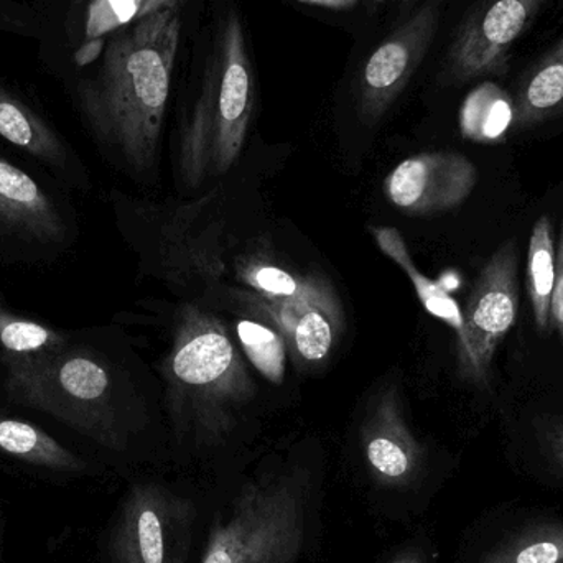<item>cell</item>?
<instances>
[{
    "mask_svg": "<svg viewBox=\"0 0 563 563\" xmlns=\"http://www.w3.org/2000/svg\"><path fill=\"white\" fill-rule=\"evenodd\" d=\"M519 310L518 247L506 241L470 291L456 331V371L468 384L488 387L496 351L516 324Z\"/></svg>",
    "mask_w": 563,
    "mask_h": 563,
    "instance_id": "cell-8",
    "label": "cell"
},
{
    "mask_svg": "<svg viewBox=\"0 0 563 563\" xmlns=\"http://www.w3.org/2000/svg\"><path fill=\"white\" fill-rule=\"evenodd\" d=\"M0 141L13 155L73 194L91 190V177L68 139L20 92L0 81Z\"/></svg>",
    "mask_w": 563,
    "mask_h": 563,
    "instance_id": "cell-12",
    "label": "cell"
},
{
    "mask_svg": "<svg viewBox=\"0 0 563 563\" xmlns=\"http://www.w3.org/2000/svg\"><path fill=\"white\" fill-rule=\"evenodd\" d=\"M236 330L247 360L264 377L280 384L285 376L287 343L279 328L274 323L244 318L238 323Z\"/></svg>",
    "mask_w": 563,
    "mask_h": 563,
    "instance_id": "cell-24",
    "label": "cell"
},
{
    "mask_svg": "<svg viewBox=\"0 0 563 563\" xmlns=\"http://www.w3.org/2000/svg\"><path fill=\"white\" fill-rule=\"evenodd\" d=\"M456 563H563V508L498 503L473 522Z\"/></svg>",
    "mask_w": 563,
    "mask_h": 563,
    "instance_id": "cell-9",
    "label": "cell"
},
{
    "mask_svg": "<svg viewBox=\"0 0 563 563\" xmlns=\"http://www.w3.org/2000/svg\"><path fill=\"white\" fill-rule=\"evenodd\" d=\"M521 470L538 485L563 495V416L534 423Z\"/></svg>",
    "mask_w": 563,
    "mask_h": 563,
    "instance_id": "cell-22",
    "label": "cell"
},
{
    "mask_svg": "<svg viewBox=\"0 0 563 563\" xmlns=\"http://www.w3.org/2000/svg\"><path fill=\"white\" fill-rule=\"evenodd\" d=\"M184 0H73L69 9V42L78 36L75 59L79 66L96 62L112 33L168 9Z\"/></svg>",
    "mask_w": 563,
    "mask_h": 563,
    "instance_id": "cell-17",
    "label": "cell"
},
{
    "mask_svg": "<svg viewBox=\"0 0 563 563\" xmlns=\"http://www.w3.org/2000/svg\"><path fill=\"white\" fill-rule=\"evenodd\" d=\"M364 462L379 485L407 489L429 476V450L407 426L396 387H383L361 426Z\"/></svg>",
    "mask_w": 563,
    "mask_h": 563,
    "instance_id": "cell-13",
    "label": "cell"
},
{
    "mask_svg": "<svg viewBox=\"0 0 563 563\" xmlns=\"http://www.w3.org/2000/svg\"><path fill=\"white\" fill-rule=\"evenodd\" d=\"M162 380L175 430L198 443L230 435L256 396V384L227 324L197 305L178 311Z\"/></svg>",
    "mask_w": 563,
    "mask_h": 563,
    "instance_id": "cell-3",
    "label": "cell"
},
{
    "mask_svg": "<svg viewBox=\"0 0 563 563\" xmlns=\"http://www.w3.org/2000/svg\"><path fill=\"white\" fill-rule=\"evenodd\" d=\"M554 228L549 217L539 218L529 238L528 253V291L531 298L536 328L548 333L551 328L552 291L555 284V250Z\"/></svg>",
    "mask_w": 563,
    "mask_h": 563,
    "instance_id": "cell-21",
    "label": "cell"
},
{
    "mask_svg": "<svg viewBox=\"0 0 563 563\" xmlns=\"http://www.w3.org/2000/svg\"><path fill=\"white\" fill-rule=\"evenodd\" d=\"M563 112V40L529 73L519 88L512 124L528 129Z\"/></svg>",
    "mask_w": 563,
    "mask_h": 563,
    "instance_id": "cell-19",
    "label": "cell"
},
{
    "mask_svg": "<svg viewBox=\"0 0 563 563\" xmlns=\"http://www.w3.org/2000/svg\"><path fill=\"white\" fill-rule=\"evenodd\" d=\"M2 379H3V371H2V366H0V383H2Z\"/></svg>",
    "mask_w": 563,
    "mask_h": 563,
    "instance_id": "cell-30",
    "label": "cell"
},
{
    "mask_svg": "<svg viewBox=\"0 0 563 563\" xmlns=\"http://www.w3.org/2000/svg\"><path fill=\"white\" fill-rule=\"evenodd\" d=\"M515 118V108L498 88L488 85L470 96L462 112V132L478 142L503 139Z\"/></svg>",
    "mask_w": 563,
    "mask_h": 563,
    "instance_id": "cell-23",
    "label": "cell"
},
{
    "mask_svg": "<svg viewBox=\"0 0 563 563\" xmlns=\"http://www.w3.org/2000/svg\"><path fill=\"white\" fill-rule=\"evenodd\" d=\"M369 2H373V3H380V2H387V0H369Z\"/></svg>",
    "mask_w": 563,
    "mask_h": 563,
    "instance_id": "cell-29",
    "label": "cell"
},
{
    "mask_svg": "<svg viewBox=\"0 0 563 563\" xmlns=\"http://www.w3.org/2000/svg\"><path fill=\"white\" fill-rule=\"evenodd\" d=\"M81 236L71 194L35 165L0 148V264L45 269Z\"/></svg>",
    "mask_w": 563,
    "mask_h": 563,
    "instance_id": "cell-6",
    "label": "cell"
},
{
    "mask_svg": "<svg viewBox=\"0 0 563 563\" xmlns=\"http://www.w3.org/2000/svg\"><path fill=\"white\" fill-rule=\"evenodd\" d=\"M0 460L58 478H81L95 468L81 453L59 442L38 423L0 406Z\"/></svg>",
    "mask_w": 563,
    "mask_h": 563,
    "instance_id": "cell-16",
    "label": "cell"
},
{
    "mask_svg": "<svg viewBox=\"0 0 563 563\" xmlns=\"http://www.w3.org/2000/svg\"><path fill=\"white\" fill-rule=\"evenodd\" d=\"M393 563H432L429 549L417 548L399 555Z\"/></svg>",
    "mask_w": 563,
    "mask_h": 563,
    "instance_id": "cell-27",
    "label": "cell"
},
{
    "mask_svg": "<svg viewBox=\"0 0 563 563\" xmlns=\"http://www.w3.org/2000/svg\"><path fill=\"white\" fill-rule=\"evenodd\" d=\"M254 300L269 313L300 363L320 364L330 356L344 324L343 308L330 282L308 274L301 287L288 297L254 295Z\"/></svg>",
    "mask_w": 563,
    "mask_h": 563,
    "instance_id": "cell-15",
    "label": "cell"
},
{
    "mask_svg": "<svg viewBox=\"0 0 563 563\" xmlns=\"http://www.w3.org/2000/svg\"><path fill=\"white\" fill-rule=\"evenodd\" d=\"M241 280L261 298H280L295 294L303 284L301 274L291 273L266 260H253L240 269Z\"/></svg>",
    "mask_w": 563,
    "mask_h": 563,
    "instance_id": "cell-25",
    "label": "cell"
},
{
    "mask_svg": "<svg viewBox=\"0 0 563 563\" xmlns=\"http://www.w3.org/2000/svg\"><path fill=\"white\" fill-rule=\"evenodd\" d=\"M71 334L73 330L68 328L16 311L0 291V366L3 377L38 366L55 356Z\"/></svg>",
    "mask_w": 563,
    "mask_h": 563,
    "instance_id": "cell-18",
    "label": "cell"
},
{
    "mask_svg": "<svg viewBox=\"0 0 563 563\" xmlns=\"http://www.w3.org/2000/svg\"><path fill=\"white\" fill-rule=\"evenodd\" d=\"M544 0H483L470 13L456 35L449 58L446 78L468 81L506 71L509 52L528 29Z\"/></svg>",
    "mask_w": 563,
    "mask_h": 563,
    "instance_id": "cell-11",
    "label": "cell"
},
{
    "mask_svg": "<svg viewBox=\"0 0 563 563\" xmlns=\"http://www.w3.org/2000/svg\"><path fill=\"white\" fill-rule=\"evenodd\" d=\"M3 404L48 417L106 452L124 453L137 429L141 396L111 336L73 330L62 351L0 383Z\"/></svg>",
    "mask_w": 563,
    "mask_h": 563,
    "instance_id": "cell-2",
    "label": "cell"
},
{
    "mask_svg": "<svg viewBox=\"0 0 563 563\" xmlns=\"http://www.w3.org/2000/svg\"><path fill=\"white\" fill-rule=\"evenodd\" d=\"M300 2L311 3V5L324 7V9L346 10L353 9L360 3V0H300Z\"/></svg>",
    "mask_w": 563,
    "mask_h": 563,
    "instance_id": "cell-28",
    "label": "cell"
},
{
    "mask_svg": "<svg viewBox=\"0 0 563 563\" xmlns=\"http://www.w3.org/2000/svg\"><path fill=\"white\" fill-rule=\"evenodd\" d=\"M254 106L256 86L243 23L230 10L218 26L200 96L178 142V177L187 190H197L234 167Z\"/></svg>",
    "mask_w": 563,
    "mask_h": 563,
    "instance_id": "cell-4",
    "label": "cell"
},
{
    "mask_svg": "<svg viewBox=\"0 0 563 563\" xmlns=\"http://www.w3.org/2000/svg\"><path fill=\"white\" fill-rule=\"evenodd\" d=\"M310 475L288 468L254 478L214 522L200 563H295L307 529Z\"/></svg>",
    "mask_w": 563,
    "mask_h": 563,
    "instance_id": "cell-5",
    "label": "cell"
},
{
    "mask_svg": "<svg viewBox=\"0 0 563 563\" xmlns=\"http://www.w3.org/2000/svg\"><path fill=\"white\" fill-rule=\"evenodd\" d=\"M478 184L475 164L459 152H422L400 162L384 180L390 205L427 217L459 208Z\"/></svg>",
    "mask_w": 563,
    "mask_h": 563,
    "instance_id": "cell-14",
    "label": "cell"
},
{
    "mask_svg": "<svg viewBox=\"0 0 563 563\" xmlns=\"http://www.w3.org/2000/svg\"><path fill=\"white\" fill-rule=\"evenodd\" d=\"M195 506L158 483L132 485L106 534L109 563H187Z\"/></svg>",
    "mask_w": 563,
    "mask_h": 563,
    "instance_id": "cell-7",
    "label": "cell"
},
{
    "mask_svg": "<svg viewBox=\"0 0 563 563\" xmlns=\"http://www.w3.org/2000/svg\"><path fill=\"white\" fill-rule=\"evenodd\" d=\"M551 327L559 333L563 344V221L559 238L558 263H555V284L552 291Z\"/></svg>",
    "mask_w": 563,
    "mask_h": 563,
    "instance_id": "cell-26",
    "label": "cell"
},
{
    "mask_svg": "<svg viewBox=\"0 0 563 563\" xmlns=\"http://www.w3.org/2000/svg\"><path fill=\"white\" fill-rule=\"evenodd\" d=\"M373 236L380 251L412 280L417 297L423 308L433 317L445 321L453 330L459 331L463 321L462 308L442 284L427 279L419 273L399 231L396 228H373Z\"/></svg>",
    "mask_w": 563,
    "mask_h": 563,
    "instance_id": "cell-20",
    "label": "cell"
},
{
    "mask_svg": "<svg viewBox=\"0 0 563 563\" xmlns=\"http://www.w3.org/2000/svg\"><path fill=\"white\" fill-rule=\"evenodd\" d=\"M442 2L427 0L364 63L357 109L367 124L379 121L409 85L439 29Z\"/></svg>",
    "mask_w": 563,
    "mask_h": 563,
    "instance_id": "cell-10",
    "label": "cell"
},
{
    "mask_svg": "<svg viewBox=\"0 0 563 563\" xmlns=\"http://www.w3.org/2000/svg\"><path fill=\"white\" fill-rule=\"evenodd\" d=\"M180 32V9H168L112 33L98 71L73 91L89 139L134 180H147L157 165Z\"/></svg>",
    "mask_w": 563,
    "mask_h": 563,
    "instance_id": "cell-1",
    "label": "cell"
}]
</instances>
